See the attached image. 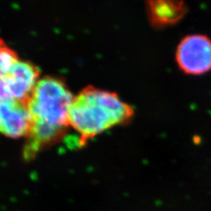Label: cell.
Returning <instances> with one entry per match:
<instances>
[{
  "mask_svg": "<svg viewBox=\"0 0 211 211\" xmlns=\"http://www.w3.org/2000/svg\"><path fill=\"white\" fill-rule=\"evenodd\" d=\"M74 97L59 78L46 77L39 80L26 102L32 120L31 147L56 140L69 126V112Z\"/></svg>",
  "mask_w": 211,
  "mask_h": 211,
  "instance_id": "1",
  "label": "cell"
},
{
  "mask_svg": "<svg viewBox=\"0 0 211 211\" xmlns=\"http://www.w3.org/2000/svg\"><path fill=\"white\" fill-rule=\"evenodd\" d=\"M132 109L111 92L87 87L74 97L69 112V126L89 139L129 120Z\"/></svg>",
  "mask_w": 211,
  "mask_h": 211,
  "instance_id": "2",
  "label": "cell"
},
{
  "mask_svg": "<svg viewBox=\"0 0 211 211\" xmlns=\"http://www.w3.org/2000/svg\"><path fill=\"white\" fill-rule=\"evenodd\" d=\"M176 61L185 73L199 75L211 70V40L202 34L182 39L176 50Z\"/></svg>",
  "mask_w": 211,
  "mask_h": 211,
  "instance_id": "3",
  "label": "cell"
},
{
  "mask_svg": "<svg viewBox=\"0 0 211 211\" xmlns=\"http://www.w3.org/2000/svg\"><path fill=\"white\" fill-rule=\"evenodd\" d=\"M36 67L19 59L11 68L1 74V99L27 102L38 83Z\"/></svg>",
  "mask_w": 211,
  "mask_h": 211,
  "instance_id": "4",
  "label": "cell"
},
{
  "mask_svg": "<svg viewBox=\"0 0 211 211\" xmlns=\"http://www.w3.org/2000/svg\"><path fill=\"white\" fill-rule=\"evenodd\" d=\"M32 120L26 102L1 99L0 128L7 137L17 139L30 135Z\"/></svg>",
  "mask_w": 211,
  "mask_h": 211,
  "instance_id": "5",
  "label": "cell"
},
{
  "mask_svg": "<svg viewBox=\"0 0 211 211\" xmlns=\"http://www.w3.org/2000/svg\"><path fill=\"white\" fill-rule=\"evenodd\" d=\"M151 22L156 26L174 23L181 16V5L176 0H145Z\"/></svg>",
  "mask_w": 211,
  "mask_h": 211,
  "instance_id": "6",
  "label": "cell"
},
{
  "mask_svg": "<svg viewBox=\"0 0 211 211\" xmlns=\"http://www.w3.org/2000/svg\"><path fill=\"white\" fill-rule=\"evenodd\" d=\"M18 57L16 52L6 46L2 41L1 52H0V70L1 74L7 72L16 62L18 61Z\"/></svg>",
  "mask_w": 211,
  "mask_h": 211,
  "instance_id": "7",
  "label": "cell"
}]
</instances>
